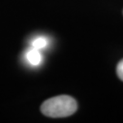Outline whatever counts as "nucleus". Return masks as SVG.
<instances>
[{
  "mask_svg": "<svg viewBox=\"0 0 123 123\" xmlns=\"http://www.w3.org/2000/svg\"><path fill=\"white\" fill-rule=\"evenodd\" d=\"M117 74H118V77L123 81V59L119 62L117 66Z\"/></svg>",
  "mask_w": 123,
  "mask_h": 123,
  "instance_id": "20e7f679",
  "label": "nucleus"
},
{
  "mask_svg": "<svg viewBox=\"0 0 123 123\" xmlns=\"http://www.w3.org/2000/svg\"><path fill=\"white\" fill-rule=\"evenodd\" d=\"M26 59L32 66H38L42 61V55L38 49L32 48L26 53Z\"/></svg>",
  "mask_w": 123,
  "mask_h": 123,
  "instance_id": "f03ea898",
  "label": "nucleus"
},
{
  "mask_svg": "<svg viewBox=\"0 0 123 123\" xmlns=\"http://www.w3.org/2000/svg\"><path fill=\"white\" fill-rule=\"evenodd\" d=\"M47 46H48V40L43 37H37V38L33 40V42H32V48L38 49V50L45 49Z\"/></svg>",
  "mask_w": 123,
  "mask_h": 123,
  "instance_id": "7ed1b4c3",
  "label": "nucleus"
},
{
  "mask_svg": "<svg viewBox=\"0 0 123 123\" xmlns=\"http://www.w3.org/2000/svg\"><path fill=\"white\" fill-rule=\"evenodd\" d=\"M41 112L50 118H64L74 114L78 110V103L70 96L62 95L51 98L43 102Z\"/></svg>",
  "mask_w": 123,
  "mask_h": 123,
  "instance_id": "f257e3e1",
  "label": "nucleus"
}]
</instances>
